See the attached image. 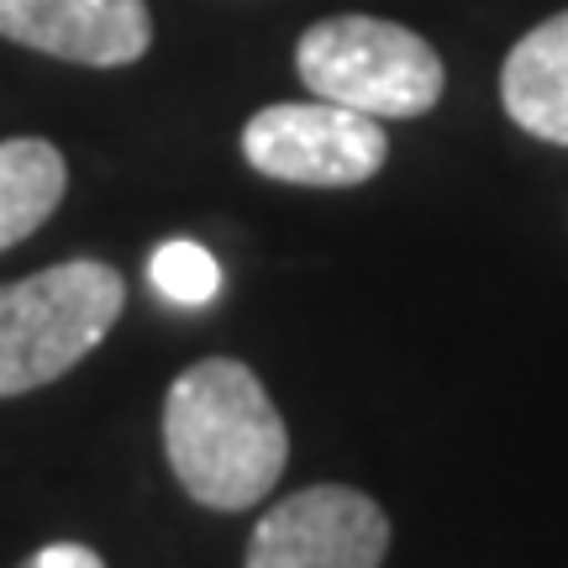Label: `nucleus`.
Wrapping results in <instances>:
<instances>
[{
  "instance_id": "obj_9",
  "label": "nucleus",
  "mask_w": 568,
  "mask_h": 568,
  "mask_svg": "<svg viewBox=\"0 0 568 568\" xmlns=\"http://www.w3.org/2000/svg\"><path fill=\"white\" fill-rule=\"evenodd\" d=\"M148 280L169 305H211L222 290V264L190 237L159 243L148 258Z\"/></svg>"
},
{
  "instance_id": "obj_8",
  "label": "nucleus",
  "mask_w": 568,
  "mask_h": 568,
  "mask_svg": "<svg viewBox=\"0 0 568 568\" xmlns=\"http://www.w3.org/2000/svg\"><path fill=\"white\" fill-rule=\"evenodd\" d=\"M69 190V163L48 138L0 142V253L27 243Z\"/></svg>"
},
{
  "instance_id": "obj_7",
  "label": "nucleus",
  "mask_w": 568,
  "mask_h": 568,
  "mask_svg": "<svg viewBox=\"0 0 568 568\" xmlns=\"http://www.w3.org/2000/svg\"><path fill=\"white\" fill-rule=\"evenodd\" d=\"M500 101L527 138L568 148V11L531 27L506 53Z\"/></svg>"
},
{
  "instance_id": "obj_1",
  "label": "nucleus",
  "mask_w": 568,
  "mask_h": 568,
  "mask_svg": "<svg viewBox=\"0 0 568 568\" xmlns=\"http://www.w3.org/2000/svg\"><path fill=\"white\" fill-rule=\"evenodd\" d=\"M163 453L195 506L247 510L280 485L290 432L253 368L237 358H201L169 385Z\"/></svg>"
},
{
  "instance_id": "obj_6",
  "label": "nucleus",
  "mask_w": 568,
  "mask_h": 568,
  "mask_svg": "<svg viewBox=\"0 0 568 568\" xmlns=\"http://www.w3.org/2000/svg\"><path fill=\"white\" fill-rule=\"evenodd\" d=\"M0 38L84 69L138 63L153 42L148 0H0Z\"/></svg>"
},
{
  "instance_id": "obj_5",
  "label": "nucleus",
  "mask_w": 568,
  "mask_h": 568,
  "mask_svg": "<svg viewBox=\"0 0 568 568\" xmlns=\"http://www.w3.org/2000/svg\"><path fill=\"white\" fill-rule=\"evenodd\" d=\"M389 516L353 485H311L258 516L243 568H385Z\"/></svg>"
},
{
  "instance_id": "obj_4",
  "label": "nucleus",
  "mask_w": 568,
  "mask_h": 568,
  "mask_svg": "<svg viewBox=\"0 0 568 568\" xmlns=\"http://www.w3.org/2000/svg\"><path fill=\"white\" fill-rule=\"evenodd\" d=\"M243 159L280 184L347 190L374 180L389 159L385 126L332 101H284L264 105L243 126Z\"/></svg>"
},
{
  "instance_id": "obj_2",
  "label": "nucleus",
  "mask_w": 568,
  "mask_h": 568,
  "mask_svg": "<svg viewBox=\"0 0 568 568\" xmlns=\"http://www.w3.org/2000/svg\"><path fill=\"white\" fill-rule=\"evenodd\" d=\"M126 280L101 258H69L0 284V400L32 395L84 364L122 322Z\"/></svg>"
},
{
  "instance_id": "obj_3",
  "label": "nucleus",
  "mask_w": 568,
  "mask_h": 568,
  "mask_svg": "<svg viewBox=\"0 0 568 568\" xmlns=\"http://www.w3.org/2000/svg\"><path fill=\"white\" fill-rule=\"evenodd\" d=\"M301 84L316 101L364 111L374 122L426 116L443 101V59L426 38L400 21L379 17H326L295 48Z\"/></svg>"
},
{
  "instance_id": "obj_10",
  "label": "nucleus",
  "mask_w": 568,
  "mask_h": 568,
  "mask_svg": "<svg viewBox=\"0 0 568 568\" xmlns=\"http://www.w3.org/2000/svg\"><path fill=\"white\" fill-rule=\"evenodd\" d=\"M17 568H105V558L95 548H84V542H48L32 558H21Z\"/></svg>"
}]
</instances>
